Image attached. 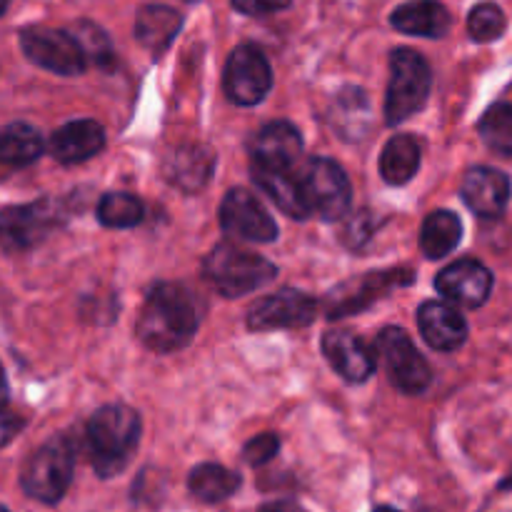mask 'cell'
Segmentation results:
<instances>
[{
  "instance_id": "cell-39",
  "label": "cell",
  "mask_w": 512,
  "mask_h": 512,
  "mask_svg": "<svg viewBox=\"0 0 512 512\" xmlns=\"http://www.w3.org/2000/svg\"><path fill=\"white\" fill-rule=\"evenodd\" d=\"M503 488H512V475H510L508 480H505V483H503Z\"/></svg>"
},
{
  "instance_id": "cell-31",
  "label": "cell",
  "mask_w": 512,
  "mask_h": 512,
  "mask_svg": "<svg viewBox=\"0 0 512 512\" xmlns=\"http://www.w3.org/2000/svg\"><path fill=\"white\" fill-rule=\"evenodd\" d=\"M505 13L495 3H480L468 15V33L478 43H493L505 33Z\"/></svg>"
},
{
  "instance_id": "cell-19",
  "label": "cell",
  "mask_w": 512,
  "mask_h": 512,
  "mask_svg": "<svg viewBox=\"0 0 512 512\" xmlns=\"http://www.w3.org/2000/svg\"><path fill=\"white\" fill-rule=\"evenodd\" d=\"M105 148V130L98 120H73L58 128L50 138V153L65 165L85 163Z\"/></svg>"
},
{
  "instance_id": "cell-35",
  "label": "cell",
  "mask_w": 512,
  "mask_h": 512,
  "mask_svg": "<svg viewBox=\"0 0 512 512\" xmlns=\"http://www.w3.org/2000/svg\"><path fill=\"white\" fill-rule=\"evenodd\" d=\"M260 512H305L300 505L295 503H285V500H280V503H268L260 508Z\"/></svg>"
},
{
  "instance_id": "cell-1",
  "label": "cell",
  "mask_w": 512,
  "mask_h": 512,
  "mask_svg": "<svg viewBox=\"0 0 512 512\" xmlns=\"http://www.w3.org/2000/svg\"><path fill=\"white\" fill-rule=\"evenodd\" d=\"M198 308L183 285L158 283L145 298L138 315L140 343L153 353H175L183 350L198 333Z\"/></svg>"
},
{
  "instance_id": "cell-37",
  "label": "cell",
  "mask_w": 512,
  "mask_h": 512,
  "mask_svg": "<svg viewBox=\"0 0 512 512\" xmlns=\"http://www.w3.org/2000/svg\"><path fill=\"white\" fill-rule=\"evenodd\" d=\"M8 5H10V0H0V15H3L5 10H8Z\"/></svg>"
},
{
  "instance_id": "cell-16",
  "label": "cell",
  "mask_w": 512,
  "mask_h": 512,
  "mask_svg": "<svg viewBox=\"0 0 512 512\" xmlns=\"http://www.w3.org/2000/svg\"><path fill=\"white\" fill-rule=\"evenodd\" d=\"M510 193V178L495 168H473L463 178L465 205L480 218H500L508 208Z\"/></svg>"
},
{
  "instance_id": "cell-3",
  "label": "cell",
  "mask_w": 512,
  "mask_h": 512,
  "mask_svg": "<svg viewBox=\"0 0 512 512\" xmlns=\"http://www.w3.org/2000/svg\"><path fill=\"white\" fill-rule=\"evenodd\" d=\"M205 278L225 298H243L263 285L273 283L278 268L263 255L250 253L233 243H220L203 263Z\"/></svg>"
},
{
  "instance_id": "cell-10",
  "label": "cell",
  "mask_w": 512,
  "mask_h": 512,
  "mask_svg": "<svg viewBox=\"0 0 512 512\" xmlns=\"http://www.w3.org/2000/svg\"><path fill=\"white\" fill-rule=\"evenodd\" d=\"M300 180H303L313 213H318L323 220H340L348 215L353 190H350L348 175L335 160L313 158Z\"/></svg>"
},
{
  "instance_id": "cell-14",
  "label": "cell",
  "mask_w": 512,
  "mask_h": 512,
  "mask_svg": "<svg viewBox=\"0 0 512 512\" xmlns=\"http://www.w3.org/2000/svg\"><path fill=\"white\" fill-rule=\"evenodd\" d=\"M413 283L410 270H388V273H368L360 280H350L343 288L335 290L328 300V318H345L358 310L368 308L373 300L383 298L398 285Z\"/></svg>"
},
{
  "instance_id": "cell-20",
  "label": "cell",
  "mask_w": 512,
  "mask_h": 512,
  "mask_svg": "<svg viewBox=\"0 0 512 512\" xmlns=\"http://www.w3.org/2000/svg\"><path fill=\"white\" fill-rule=\"evenodd\" d=\"M253 183L283 210L288 218L293 220H305L310 218V203L308 195H305L303 180L293 178L290 170L280 168H265V165L253 163Z\"/></svg>"
},
{
  "instance_id": "cell-2",
  "label": "cell",
  "mask_w": 512,
  "mask_h": 512,
  "mask_svg": "<svg viewBox=\"0 0 512 512\" xmlns=\"http://www.w3.org/2000/svg\"><path fill=\"white\" fill-rule=\"evenodd\" d=\"M88 455L100 478H113L133 458L140 443V415L128 405H103L85 430Z\"/></svg>"
},
{
  "instance_id": "cell-17",
  "label": "cell",
  "mask_w": 512,
  "mask_h": 512,
  "mask_svg": "<svg viewBox=\"0 0 512 512\" xmlns=\"http://www.w3.org/2000/svg\"><path fill=\"white\" fill-rule=\"evenodd\" d=\"M323 353L338 375L348 383H365L375 373V355L358 335L348 330H330L323 335Z\"/></svg>"
},
{
  "instance_id": "cell-6",
  "label": "cell",
  "mask_w": 512,
  "mask_h": 512,
  "mask_svg": "<svg viewBox=\"0 0 512 512\" xmlns=\"http://www.w3.org/2000/svg\"><path fill=\"white\" fill-rule=\"evenodd\" d=\"M375 350H378V358L383 360L390 383L398 390H403V393L420 395L433 383V370H430L428 360L420 355V350L415 348L405 330H380Z\"/></svg>"
},
{
  "instance_id": "cell-36",
  "label": "cell",
  "mask_w": 512,
  "mask_h": 512,
  "mask_svg": "<svg viewBox=\"0 0 512 512\" xmlns=\"http://www.w3.org/2000/svg\"><path fill=\"white\" fill-rule=\"evenodd\" d=\"M8 393H10L8 378H5V370H3V365H0V405L8 403Z\"/></svg>"
},
{
  "instance_id": "cell-22",
  "label": "cell",
  "mask_w": 512,
  "mask_h": 512,
  "mask_svg": "<svg viewBox=\"0 0 512 512\" xmlns=\"http://www.w3.org/2000/svg\"><path fill=\"white\" fill-rule=\"evenodd\" d=\"M183 18H180L178 10L168 8V5H143L138 10V18H135V38L143 48H148L150 53H163L173 38L178 35Z\"/></svg>"
},
{
  "instance_id": "cell-15",
  "label": "cell",
  "mask_w": 512,
  "mask_h": 512,
  "mask_svg": "<svg viewBox=\"0 0 512 512\" xmlns=\"http://www.w3.org/2000/svg\"><path fill=\"white\" fill-rule=\"evenodd\" d=\"M418 325L425 343L440 353H453L468 340V323L453 303L428 300L418 310Z\"/></svg>"
},
{
  "instance_id": "cell-33",
  "label": "cell",
  "mask_w": 512,
  "mask_h": 512,
  "mask_svg": "<svg viewBox=\"0 0 512 512\" xmlns=\"http://www.w3.org/2000/svg\"><path fill=\"white\" fill-rule=\"evenodd\" d=\"M293 0H233V8L243 15H270L290 8Z\"/></svg>"
},
{
  "instance_id": "cell-4",
  "label": "cell",
  "mask_w": 512,
  "mask_h": 512,
  "mask_svg": "<svg viewBox=\"0 0 512 512\" xmlns=\"http://www.w3.org/2000/svg\"><path fill=\"white\" fill-rule=\"evenodd\" d=\"M433 73L428 60L410 48H400L390 55V85L385 98L388 125L405 123L428 103Z\"/></svg>"
},
{
  "instance_id": "cell-29",
  "label": "cell",
  "mask_w": 512,
  "mask_h": 512,
  "mask_svg": "<svg viewBox=\"0 0 512 512\" xmlns=\"http://www.w3.org/2000/svg\"><path fill=\"white\" fill-rule=\"evenodd\" d=\"M478 128L493 153L512 155V103L490 105Z\"/></svg>"
},
{
  "instance_id": "cell-32",
  "label": "cell",
  "mask_w": 512,
  "mask_h": 512,
  "mask_svg": "<svg viewBox=\"0 0 512 512\" xmlns=\"http://www.w3.org/2000/svg\"><path fill=\"white\" fill-rule=\"evenodd\" d=\"M278 450H280L278 435L263 433V435H255V438L250 440L248 445H245L243 458H245V463H250V465H255V468H258V465L270 463V460L278 455Z\"/></svg>"
},
{
  "instance_id": "cell-13",
  "label": "cell",
  "mask_w": 512,
  "mask_h": 512,
  "mask_svg": "<svg viewBox=\"0 0 512 512\" xmlns=\"http://www.w3.org/2000/svg\"><path fill=\"white\" fill-rule=\"evenodd\" d=\"M435 288L448 303L460 308H480L493 290V273L480 260L465 258L440 270Z\"/></svg>"
},
{
  "instance_id": "cell-11",
  "label": "cell",
  "mask_w": 512,
  "mask_h": 512,
  "mask_svg": "<svg viewBox=\"0 0 512 512\" xmlns=\"http://www.w3.org/2000/svg\"><path fill=\"white\" fill-rule=\"evenodd\" d=\"M220 225L225 235L248 243H273L278 238V223L253 193L243 188L230 190L220 203Z\"/></svg>"
},
{
  "instance_id": "cell-9",
  "label": "cell",
  "mask_w": 512,
  "mask_h": 512,
  "mask_svg": "<svg viewBox=\"0 0 512 512\" xmlns=\"http://www.w3.org/2000/svg\"><path fill=\"white\" fill-rule=\"evenodd\" d=\"M225 95L235 105H258L273 88V68L258 45H238L230 53L223 75Z\"/></svg>"
},
{
  "instance_id": "cell-5",
  "label": "cell",
  "mask_w": 512,
  "mask_h": 512,
  "mask_svg": "<svg viewBox=\"0 0 512 512\" xmlns=\"http://www.w3.org/2000/svg\"><path fill=\"white\" fill-rule=\"evenodd\" d=\"M73 448L65 438H53L40 445L23 468V490L33 500L55 505L73 480Z\"/></svg>"
},
{
  "instance_id": "cell-27",
  "label": "cell",
  "mask_w": 512,
  "mask_h": 512,
  "mask_svg": "<svg viewBox=\"0 0 512 512\" xmlns=\"http://www.w3.org/2000/svg\"><path fill=\"white\" fill-rule=\"evenodd\" d=\"M215 158L203 145L180 148L170 163V180L183 190H200L210 180Z\"/></svg>"
},
{
  "instance_id": "cell-18",
  "label": "cell",
  "mask_w": 512,
  "mask_h": 512,
  "mask_svg": "<svg viewBox=\"0 0 512 512\" xmlns=\"http://www.w3.org/2000/svg\"><path fill=\"white\" fill-rule=\"evenodd\" d=\"M303 155V138L293 123L275 120L268 123L253 140V163L265 168L293 170Z\"/></svg>"
},
{
  "instance_id": "cell-34",
  "label": "cell",
  "mask_w": 512,
  "mask_h": 512,
  "mask_svg": "<svg viewBox=\"0 0 512 512\" xmlns=\"http://www.w3.org/2000/svg\"><path fill=\"white\" fill-rule=\"evenodd\" d=\"M23 425L20 415L10 413V410H5V405H0V448H5L23 430Z\"/></svg>"
},
{
  "instance_id": "cell-8",
  "label": "cell",
  "mask_w": 512,
  "mask_h": 512,
  "mask_svg": "<svg viewBox=\"0 0 512 512\" xmlns=\"http://www.w3.org/2000/svg\"><path fill=\"white\" fill-rule=\"evenodd\" d=\"M60 205L55 200H35L0 210V248L5 253H25L48 238L58 225Z\"/></svg>"
},
{
  "instance_id": "cell-21",
  "label": "cell",
  "mask_w": 512,
  "mask_h": 512,
  "mask_svg": "<svg viewBox=\"0 0 512 512\" xmlns=\"http://www.w3.org/2000/svg\"><path fill=\"white\" fill-rule=\"evenodd\" d=\"M395 30L405 35H420V38H443L448 35L453 18L448 8L438 0H413L405 3L390 15Z\"/></svg>"
},
{
  "instance_id": "cell-25",
  "label": "cell",
  "mask_w": 512,
  "mask_h": 512,
  "mask_svg": "<svg viewBox=\"0 0 512 512\" xmlns=\"http://www.w3.org/2000/svg\"><path fill=\"white\" fill-rule=\"evenodd\" d=\"M420 168V145L413 135H393L380 155V173L390 185H405Z\"/></svg>"
},
{
  "instance_id": "cell-38",
  "label": "cell",
  "mask_w": 512,
  "mask_h": 512,
  "mask_svg": "<svg viewBox=\"0 0 512 512\" xmlns=\"http://www.w3.org/2000/svg\"><path fill=\"white\" fill-rule=\"evenodd\" d=\"M373 512H398V510H393V508H378V510H373Z\"/></svg>"
},
{
  "instance_id": "cell-26",
  "label": "cell",
  "mask_w": 512,
  "mask_h": 512,
  "mask_svg": "<svg viewBox=\"0 0 512 512\" xmlns=\"http://www.w3.org/2000/svg\"><path fill=\"white\" fill-rule=\"evenodd\" d=\"M188 488L203 503H223L240 488V475L223 465L205 463L190 473Z\"/></svg>"
},
{
  "instance_id": "cell-41",
  "label": "cell",
  "mask_w": 512,
  "mask_h": 512,
  "mask_svg": "<svg viewBox=\"0 0 512 512\" xmlns=\"http://www.w3.org/2000/svg\"><path fill=\"white\" fill-rule=\"evenodd\" d=\"M188 3H195V0H188Z\"/></svg>"
},
{
  "instance_id": "cell-12",
  "label": "cell",
  "mask_w": 512,
  "mask_h": 512,
  "mask_svg": "<svg viewBox=\"0 0 512 512\" xmlns=\"http://www.w3.org/2000/svg\"><path fill=\"white\" fill-rule=\"evenodd\" d=\"M318 318V300L300 290H278L258 300L248 313L250 330L305 328Z\"/></svg>"
},
{
  "instance_id": "cell-30",
  "label": "cell",
  "mask_w": 512,
  "mask_h": 512,
  "mask_svg": "<svg viewBox=\"0 0 512 512\" xmlns=\"http://www.w3.org/2000/svg\"><path fill=\"white\" fill-rule=\"evenodd\" d=\"M70 33L75 35V40L83 48L88 63L98 65V68H108V65L115 63L113 45H110L108 33L103 28H98L95 23H88V20H80V23L73 25Z\"/></svg>"
},
{
  "instance_id": "cell-40",
  "label": "cell",
  "mask_w": 512,
  "mask_h": 512,
  "mask_svg": "<svg viewBox=\"0 0 512 512\" xmlns=\"http://www.w3.org/2000/svg\"><path fill=\"white\" fill-rule=\"evenodd\" d=\"M0 512H10L8 508H3V505H0Z\"/></svg>"
},
{
  "instance_id": "cell-28",
  "label": "cell",
  "mask_w": 512,
  "mask_h": 512,
  "mask_svg": "<svg viewBox=\"0 0 512 512\" xmlns=\"http://www.w3.org/2000/svg\"><path fill=\"white\" fill-rule=\"evenodd\" d=\"M143 213V203L130 193H105L98 203V220L105 228H135Z\"/></svg>"
},
{
  "instance_id": "cell-7",
  "label": "cell",
  "mask_w": 512,
  "mask_h": 512,
  "mask_svg": "<svg viewBox=\"0 0 512 512\" xmlns=\"http://www.w3.org/2000/svg\"><path fill=\"white\" fill-rule=\"evenodd\" d=\"M20 48L30 63L55 75H65V78L80 75L88 65L83 48L70 30L33 25V28H25L20 33Z\"/></svg>"
},
{
  "instance_id": "cell-23",
  "label": "cell",
  "mask_w": 512,
  "mask_h": 512,
  "mask_svg": "<svg viewBox=\"0 0 512 512\" xmlns=\"http://www.w3.org/2000/svg\"><path fill=\"white\" fill-rule=\"evenodd\" d=\"M45 143L40 130L28 123H10L0 128V165L23 168L43 155Z\"/></svg>"
},
{
  "instance_id": "cell-24",
  "label": "cell",
  "mask_w": 512,
  "mask_h": 512,
  "mask_svg": "<svg viewBox=\"0 0 512 512\" xmlns=\"http://www.w3.org/2000/svg\"><path fill=\"white\" fill-rule=\"evenodd\" d=\"M463 238V223L453 210H435L425 218L423 233H420V248L425 258L440 260L453 253Z\"/></svg>"
}]
</instances>
